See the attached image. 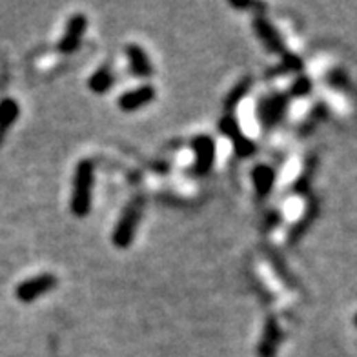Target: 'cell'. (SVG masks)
I'll return each mask as SVG.
<instances>
[{"label": "cell", "instance_id": "12", "mask_svg": "<svg viewBox=\"0 0 357 357\" xmlns=\"http://www.w3.org/2000/svg\"><path fill=\"white\" fill-rule=\"evenodd\" d=\"M19 117V106L13 98H4L0 102V139L4 137L6 130L10 128Z\"/></svg>", "mask_w": 357, "mask_h": 357}, {"label": "cell", "instance_id": "16", "mask_svg": "<svg viewBox=\"0 0 357 357\" xmlns=\"http://www.w3.org/2000/svg\"><path fill=\"white\" fill-rule=\"evenodd\" d=\"M295 95H306L310 91V80L305 77H301L297 83L294 84V89H292Z\"/></svg>", "mask_w": 357, "mask_h": 357}, {"label": "cell", "instance_id": "13", "mask_svg": "<svg viewBox=\"0 0 357 357\" xmlns=\"http://www.w3.org/2000/svg\"><path fill=\"white\" fill-rule=\"evenodd\" d=\"M254 181L259 195H266L272 190V184H274V170L268 166H257L254 170Z\"/></svg>", "mask_w": 357, "mask_h": 357}, {"label": "cell", "instance_id": "17", "mask_svg": "<svg viewBox=\"0 0 357 357\" xmlns=\"http://www.w3.org/2000/svg\"><path fill=\"white\" fill-rule=\"evenodd\" d=\"M354 323H356V326H357V316H356V319H354Z\"/></svg>", "mask_w": 357, "mask_h": 357}, {"label": "cell", "instance_id": "10", "mask_svg": "<svg viewBox=\"0 0 357 357\" xmlns=\"http://www.w3.org/2000/svg\"><path fill=\"white\" fill-rule=\"evenodd\" d=\"M286 108V98L285 97H272L263 100V104L259 106V115L261 120H263L266 126L275 125L277 120L283 117V111Z\"/></svg>", "mask_w": 357, "mask_h": 357}, {"label": "cell", "instance_id": "9", "mask_svg": "<svg viewBox=\"0 0 357 357\" xmlns=\"http://www.w3.org/2000/svg\"><path fill=\"white\" fill-rule=\"evenodd\" d=\"M126 55L130 58V67L135 77H150L153 69H151L150 58L142 47L137 46V44H130V46H126Z\"/></svg>", "mask_w": 357, "mask_h": 357}, {"label": "cell", "instance_id": "15", "mask_svg": "<svg viewBox=\"0 0 357 357\" xmlns=\"http://www.w3.org/2000/svg\"><path fill=\"white\" fill-rule=\"evenodd\" d=\"M248 88H250V78H246L244 83H241L237 86V88L233 89L232 94L228 95L226 98V109H232L235 108L239 102H241V98L244 97V95L248 94Z\"/></svg>", "mask_w": 357, "mask_h": 357}, {"label": "cell", "instance_id": "2", "mask_svg": "<svg viewBox=\"0 0 357 357\" xmlns=\"http://www.w3.org/2000/svg\"><path fill=\"white\" fill-rule=\"evenodd\" d=\"M140 213H142V199H133V201L125 208L120 215L119 223L115 226L113 244L119 248H128L135 237V230L139 224Z\"/></svg>", "mask_w": 357, "mask_h": 357}, {"label": "cell", "instance_id": "7", "mask_svg": "<svg viewBox=\"0 0 357 357\" xmlns=\"http://www.w3.org/2000/svg\"><path fill=\"white\" fill-rule=\"evenodd\" d=\"M155 98V89L153 86H140L137 89L126 91L119 97V108L122 111H135V109L142 108L146 104H150Z\"/></svg>", "mask_w": 357, "mask_h": 357}, {"label": "cell", "instance_id": "3", "mask_svg": "<svg viewBox=\"0 0 357 357\" xmlns=\"http://www.w3.org/2000/svg\"><path fill=\"white\" fill-rule=\"evenodd\" d=\"M57 286V277L52 274H42L36 275L33 279L24 281L21 285L17 286V299L22 301V303H32V301L39 299L44 294L52 290Z\"/></svg>", "mask_w": 357, "mask_h": 357}, {"label": "cell", "instance_id": "8", "mask_svg": "<svg viewBox=\"0 0 357 357\" xmlns=\"http://www.w3.org/2000/svg\"><path fill=\"white\" fill-rule=\"evenodd\" d=\"M279 341V326H277V321H275L274 317H270L268 321H266V326H264L263 339H261L259 343V357H275Z\"/></svg>", "mask_w": 357, "mask_h": 357}, {"label": "cell", "instance_id": "4", "mask_svg": "<svg viewBox=\"0 0 357 357\" xmlns=\"http://www.w3.org/2000/svg\"><path fill=\"white\" fill-rule=\"evenodd\" d=\"M221 131H223L226 137H230L233 142V148L237 151L239 157H248L252 155L255 151V144L248 137H244L243 131L239 130L237 122L233 119L232 115H224L223 119H221Z\"/></svg>", "mask_w": 357, "mask_h": 357}, {"label": "cell", "instance_id": "5", "mask_svg": "<svg viewBox=\"0 0 357 357\" xmlns=\"http://www.w3.org/2000/svg\"><path fill=\"white\" fill-rule=\"evenodd\" d=\"M88 26V21L84 15H75L69 19L66 26V33H64L63 41L58 42V50L63 53H73L80 44V39L84 36Z\"/></svg>", "mask_w": 357, "mask_h": 357}, {"label": "cell", "instance_id": "14", "mask_svg": "<svg viewBox=\"0 0 357 357\" xmlns=\"http://www.w3.org/2000/svg\"><path fill=\"white\" fill-rule=\"evenodd\" d=\"M89 89L94 91V94H104V91H108L111 88V84H113V75L109 72L108 67H102V69H98L97 73H94V77L89 78Z\"/></svg>", "mask_w": 357, "mask_h": 357}, {"label": "cell", "instance_id": "11", "mask_svg": "<svg viewBox=\"0 0 357 357\" xmlns=\"http://www.w3.org/2000/svg\"><path fill=\"white\" fill-rule=\"evenodd\" d=\"M254 26L257 35L261 36V41H263L272 52L285 53V46H283V42H281V36L277 35V32L270 26L268 22L264 21V19H257V21L254 22Z\"/></svg>", "mask_w": 357, "mask_h": 357}, {"label": "cell", "instance_id": "1", "mask_svg": "<svg viewBox=\"0 0 357 357\" xmlns=\"http://www.w3.org/2000/svg\"><path fill=\"white\" fill-rule=\"evenodd\" d=\"M91 184H94V162L84 159L78 162L75 179H73L72 212L77 217L88 215L91 206Z\"/></svg>", "mask_w": 357, "mask_h": 357}, {"label": "cell", "instance_id": "6", "mask_svg": "<svg viewBox=\"0 0 357 357\" xmlns=\"http://www.w3.org/2000/svg\"><path fill=\"white\" fill-rule=\"evenodd\" d=\"M193 151H195V170L204 175L212 170L213 159H215V144L208 135H199L193 139Z\"/></svg>", "mask_w": 357, "mask_h": 357}]
</instances>
